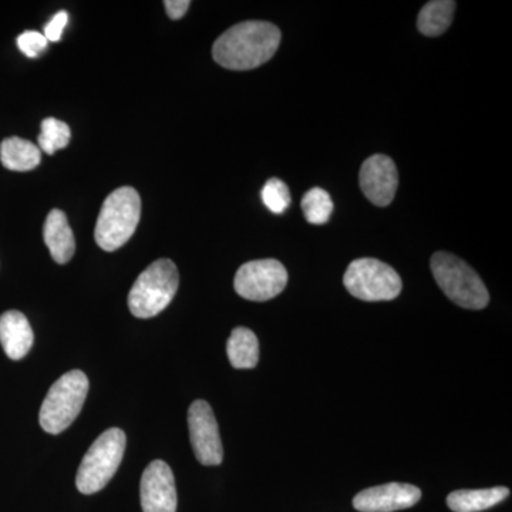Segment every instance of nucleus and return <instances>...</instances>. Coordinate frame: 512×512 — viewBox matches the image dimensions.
Returning <instances> with one entry per match:
<instances>
[{"mask_svg": "<svg viewBox=\"0 0 512 512\" xmlns=\"http://www.w3.org/2000/svg\"><path fill=\"white\" fill-rule=\"evenodd\" d=\"M302 211L309 224H326L333 212V202L329 192L318 187L306 192L302 200Z\"/></svg>", "mask_w": 512, "mask_h": 512, "instance_id": "nucleus-20", "label": "nucleus"}, {"mask_svg": "<svg viewBox=\"0 0 512 512\" xmlns=\"http://www.w3.org/2000/svg\"><path fill=\"white\" fill-rule=\"evenodd\" d=\"M49 40L46 39L42 33L35 32V30H29V32L22 33L18 37V47L23 55L35 59L45 52Z\"/></svg>", "mask_w": 512, "mask_h": 512, "instance_id": "nucleus-22", "label": "nucleus"}, {"mask_svg": "<svg viewBox=\"0 0 512 512\" xmlns=\"http://www.w3.org/2000/svg\"><path fill=\"white\" fill-rule=\"evenodd\" d=\"M126 441V433L120 429L104 431L94 441L77 471L76 485L80 493H99L110 483L123 460Z\"/></svg>", "mask_w": 512, "mask_h": 512, "instance_id": "nucleus-6", "label": "nucleus"}, {"mask_svg": "<svg viewBox=\"0 0 512 512\" xmlns=\"http://www.w3.org/2000/svg\"><path fill=\"white\" fill-rule=\"evenodd\" d=\"M456 8L457 3L453 0H434L426 3L420 10L417 28L426 36L443 35L453 22Z\"/></svg>", "mask_w": 512, "mask_h": 512, "instance_id": "nucleus-18", "label": "nucleus"}, {"mask_svg": "<svg viewBox=\"0 0 512 512\" xmlns=\"http://www.w3.org/2000/svg\"><path fill=\"white\" fill-rule=\"evenodd\" d=\"M359 181L367 200L377 207H387L396 195L399 173L392 158L376 154L363 163Z\"/></svg>", "mask_w": 512, "mask_h": 512, "instance_id": "nucleus-11", "label": "nucleus"}, {"mask_svg": "<svg viewBox=\"0 0 512 512\" xmlns=\"http://www.w3.org/2000/svg\"><path fill=\"white\" fill-rule=\"evenodd\" d=\"M0 161L10 171L35 170L42 161V151L35 143L20 137L5 138L0 144Z\"/></svg>", "mask_w": 512, "mask_h": 512, "instance_id": "nucleus-16", "label": "nucleus"}, {"mask_svg": "<svg viewBox=\"0 0 512 512\" xmlns=\"http://www.w3.org/2000/svg\"><path fill=\"white\" fill-rule=\"evenodd\" d=\"M265 207L274 214H284L291 207L292 197L288 185L279 178H271L261 192Z\"/></svg>", "mask_w": 512, "mask_h": 512, "instance_id": "nucleus-21", "label": "nucleus"}, {"mask_svg": "<svg viewBox=\"0 0 512 512\" xmlns=\"http://www.w3.org/2000/svg\"><path fill=\"white\" fill-rule=\"evenodd\" d=\"M164 6L170 19L178 20L188 12L191 2L190 0H165Z\"/></svg>", "mask_w": 512, "mask_h": 512, "instance_id": "nucleus-24", "label": "nucleus"}, {"mask_svg": "<svg viewBox=\"0 0 512 512\" xmlns=\"http://www.w3.org/2000/svg\"><path fill=\"white\" fill-rule=\"evenodd\" d=\"M507 487L484 488V490H458L448 494L447 505L454 512H481L490 510L507 500Z\"/></svg>", "mask_w": 512, "mask_h": 512, "instance_id": "nucleus-15", "label": "nucleus"}, {"mask_svg": "<svg viewBox=\"0 0 512 512\" xmlns=\"http://www.w3.org/2000/svg\"><path fill=\"white\" fill-rule=\"evenodd\" d=\"M188 427L195 457L202 466H220L224 460V448L217 419L210 404L195 400L188 410Z\"/></svg>", "mask_w": 512, "mask_h": 512, "instance_id": "nucleus-9", "label": "nucleus"}, {"mask_svg": "<svg viewBox=\"0 0 512 512\" xmlns=\"http://www.w3.org/2000/svg\"><path fill=\"white\" fill-rule=\"evenodd\" d=\"M431 272L448 299L464 309L487 308V288L477 272L463 259L448 252H437L431 258Z\"/></svg>", "mask_w": 512, "mask_h": 512, "instance_id": "nucleus-3", "label": "nucleus"}, {"mask_svg": "<svg viewBox=\"0 0 512 512\" xmlns=\"http://www.w3.org/2000/svg\"><path fill=\"white\" fill-rule=\"evenodd\" d=\"M72 131L64 121L47 117L42 121V133L39 136V147L43 153L53 156L56 151L69 146Z\"/></svg>", "mask_w": 512, "mask_h": 512, "instance_id": "nucleus-19", "label": "nucleus"}, {"mask_svg": "<svg viewBox=\"0 0 512 512\" xmlns=\"http://www.w3.org/2000/svg\"><path fill=\"white\" fill-rule=\"evenodd\" d=\"M180 285L177 266L171 259H158L138 276L128 293V308L136 318L150 319L164 311Z\"/></svg>", "mask_w": 512, "mask_h": 512, "instance_id": "nucleus-4", "label": "nucleus"}, {"mask_svg": "<svg viewBox=\"0 0 512 512\" xmlns=\"http://www.w3.org/2000/svg\"><path fill=\"white\" fill-rule=\"evenodd\" d=\"M288 284V271L276 259L247 262L238 269L234 288L248 301L265 302L281 295Z\"/></svg>", "mask_w": 512, "mask_h": 512, "instance_id": "nucleus-8", "label": "nucleus"}, {"mask_svg": "<svg viewBox=\"0 0 512 512\" xmlns=\"http://www.w3.org/2000/svg\"><path fill=\"white\" fill-rule=\"evenodd\" d=\"M420 498L416 485L389 483L360 491L353 498V507L359 512H394L412 508Z\"/></svg>", "mask_w": 512, "mask_h": 512, "instance_id": "nucleus-12", "label": "nucleus"}, {"mask_svg": "<svg viewBox=\"0 0 512 512\" xmlns=\"http://www.w3.org/2000/svg\"><path fill=\"white\" fill-rule=\"evenodd\" d=\"M46 247L57 264L64 265L73 258L76 251V241L66 214L60 210H52L47 215L43 228Z\"/></svg>", "mask_w": 512, "mask_h": 512, "instance_id": "nucleus-14", "label": "nucleus"}, {"mask_svg": "<svg viewBox=\"0 0 512 512\" xmlns=\"http://www.w3.org/2000/svg\"><path fill=\"white\" fill-rule=\"evenodd\" d=\"M67 22H69V15H67V12L56 13L55 18L50 20L46 25V39L49 40V42H59V40L62 39Z\"/></svg>", "mask_w": 512, "mask_h": 512, "instance_id": "nucleus-23", "label": "nucleus"}, {"mask_svg": "<svg viewBox=\"0 0 512 512\" xmlns=\"http://www.w3.org/2000/svg\"><path fill=\"white\" fill-rule=\"evenodd\" d=\"M89 393V379L80 370H72L59 380L47 393L40 409L39 421L42 429L49 434L66 430L82 412Z\"/></svg>", "mask_w": 512, "mask_h": 512, "instance_id": "nucleus-5", "label": "nucleus"}, {"mask_svg": "<svg viewBox=\"0 0 512 512\" xmlns=\"http://www.w3.org/2000/svg\"><path fill=\"white\" fill-rule=\"evenodd\" d=\"M141 218V198L133 187L111 192L97 218L94 239L101 249L117 251L133 237Z\"/></svg>", "mask_w": 512, "mask_h": 512, "instance_id": "nucleus-2", "label": "nucleus"}, {"mask_svg": "<svg viewBox=\"0 0 512 512\" xmlns=\"http://www.w3.org/2000/svg\"><path fill=\"white\" fill-rule=\"evenodd\" d=\"M33 342L32 326L22 312L8 311L0 316V343L9 359H23L32 349Z\"/></svg>", "mask_w": 512, "mask_h": 512, "instance_id": "nucleus-13", "label": "nucleus"}, {"mask_svg": "<svg viewBox=\"0 0 512 512\" xmlns=\"http://www.w3.org/2000/svg\"><path fill=\"white\" fill-rule=\"evenodd\" d=\"M343 284L350 295L365 302L393 301L402 292V278L379 259L360 258L346 269Z\"/></svg>", "mask_w": 512, "mask_h": 512, "instance_id": "nucleus-7", "label": "nucleus"}, {"mask_svg": "<svg viewBox=\"0 0 512 512\" xmlns=\"http://www.w3.org/2000/svg\"><path fill=\"white\" fill-rule=\"evenodd\" d=\"M140 497L143 512H177L174 474L167 463L148 464L141 477Z\"/></svg>", "mask_w": 512, "mask_h": 512, "instance_id": "nucleus-10", "label": "nucleus"}, {"mask_svg": "<svg viewBox=\"0 0 512 512\" xmlns=\"http://www.w3.org/2000/svg\"><path fill=\"white\" fill-rule=\"evenodd\" d=\"M229 363L235 369H254L259 362V342L251 329L235 328L227 343Z\"/></svg>", "mask_w": 512, "mask_h": 512, "instance_id": "nucleus-17", "label": "nucleus"}, {"mask_svg": "<svg viewBox=\"0 0 512 512\" xmlns=\"http://www.w3.org/2000/svg\"><path fill=\"white\" fill-rule=\"evenodd\" d=\"M281 45V30L269 22L249 20L232 26L215 40L212 56L229 70H252L271 60Z\"/></svg>", "mask_w": 512, "mask_h": 512, "instance_id": "nucleus-1", "label": "nucleus"}]
</instances>
